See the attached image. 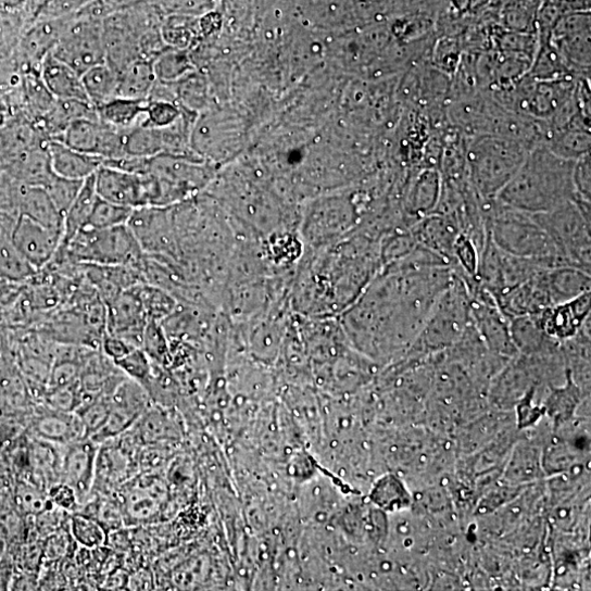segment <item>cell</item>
Returning <instances> with one entry per match:
<instances>
[{
    "label": "cell",
    "instance_id": "6da1fadb",
    "mask_svg": "<svg viewBox=\"0 0 591 591\" xmlns=\"http://www.w3.org/2000/svg\"><path fill=\"white\" fill-rule=\"evenodd\" d=\"M453 277L450 261L419 244L378 272L343 315L350 341L370 359L404 355Z\"/></svg>",
    "mask_w": 591,
    "mask_h": 591
},
{
    "label": "cell",
    "instance_id": "7a4b0ae2",
    "mask_svg": "<svg viewBox=\"0 0 591 591\" xmlns=\"http://www.w3.org/2000/svg\"><path fill=\"white\" fill-rule=\"evenodd\" d=\"M574 166L539 142L498 199L531 215L551 212L577 198Z\"/></svg>",
    "mask_w": 591,
    "mask_h": 591
},
{
    "label": "cell",
    "instance_id": "3957f363",
    "mask_svg": "<svg viewBox=\"0 0 591 591\" xmlns=\"http://www.w3.org/2000/svg\"><path fill=\"white\" fill-rule=\"evenodd\" d=\"M482 211L487 232L502 251L535 260L546 268L569 266L531 214L516 210L498 198L482 199Z\"/></svg>",
    "mask_w": 591,
    "mask_h": 591
},
{
    "label": "cell",
    "instance_id": "277c9868",
    "mask_svg": "<svg viewBox=\"0 0 591 591\" xmlns=\"http://www.w3.org/2000/svg\"><path fill=\"white\" fill-rule=\"evenodd\" d=\"M537 144L529 140L483 134L468 139V179L481 199H495L521 167Z\"/></svg>",
    "mask_w": 591,
    "mask_h": 591
},
{
    "label": "cell",
    "instance_id": "5b68a950",
    "mask_svg": "<svg viewBox=\"0 0 591 591\" xmlns=\"http://www.w3.org/2000/svg\"><path fill=\"white\" fill-rule=\"evenodd\" d=\"M470 326L469 291L464 279L453 272L449 287L441 293L418 337L405 353L407 360L419 361L454 348Z\"/></svg>",
    "mask_w": 591,
    "mask_h": 591
},
{
    "label": "cell",
    "instance_id": "8992f818",
    "mask_svg": "<svg viewBox=\"0 0 591 591\" xmlns=\"http://www.w3.org/2000/svg\"><path fill=\"white\" fill-rule=\"evenodd\" d=\"M142 259L143 252L127 225L104 229L86 226L59 248L51 262L140 268Z\"/></svg>",
    "mask_w": 591,
    "mask_h": 591
},
{
    "label": "cell",
    "instance_id": "52a82bcc",
    "mask_svg": "<svg viewBox=\"0 0 591 591\" xmlns=\"http://www.w3.org/2000/svg\"><path fill=\"white\" fill-rule=\"evenodd\" d=\"M532 216L569 266L590 273V201L577 197L551 212Z\"/></svg>",
    "mask_w": 591,
    "mask_h": 591
},
{
    "label": "cell",
    "instance_id": "ba28073f",
    "mask_svg": "<svg viewBox=\"0 0 591 591\" xmlns=\"http://www.w3.org/2000/svg\"><path fill=\"white\" fill-rule=\"evenodd\" d=\"M102 22L85 9L68 16L52 55L78 74L105 62Z\"/></svg>",
    "mask_w": 591,
    "mask_h": 591
},
{
    "label": "cell",
    "instance_id": "9c48e42d",
    "mask_svg": "<svg viewBox=\"0 0 591 591\" xmlns=\"http://www.w3.org/2000/svg\"><path fill=\"white\" fill-rule=\"evenodd\" d=\"M546 40L574 75L590 78L589 13L577 12L562 16Z\"/></svg>",
    "mask_w": 591,
    "mask_h": 591
},
{
    "label": "cell",
    "instance_id": "30bf717a",
    "mask_svg": "<svg viewBox=\"0 0 591 591\" xmlns=\"http://www.w3.org/2000/svg\"><path fill=\"white\" fill-rule=\"evenodd\" d=\"M110 413L103 427L91 437L103 443L130 429L140 416L151 407V395L140 383L125 377L111 393Z\"/></svg>",
    "mask_w": 591,
    "mask_h": 591
},
{
    "label": "cell",
    "instance_id": "8fae6325",
    "mask_svg": "<svg viewBox=\"0 0 591 591\" xmlns=\"http://www.w3.org/2000/svg\"><path fill=\"white\" fill-rule=\"evenodd\" d=\"M73 150L99 158L103 162L125 158L124 130L106 125L99 118H83L72 123L60 139Z\"/></svg>",
    "mask_w": 591,
    "mask_h": 591
},
{
    "label": "cell",
    "instance_id": "7c38bea8",
    "mask_svg": "<svg viewBox=\"0 0 591 591\" xmlns=\"http://www.w3.org/2000/svg\"><path fill=\"white\" fill-rule=\"evenodd\" d=\"M62 239V231L50 229L24 215H20L11 234L13 246L36 272L53 260Z\"/></svg>",
    "mask_w": 591,
    "mask_h": 591
},
{
    "label": "cell",
    "instance_id": "4fadbf2b",
    "mask_svg": "<svg viewBox=\"0 0 591 591\" xmlns=\"http://www.w3.org/2000/svg\"><path fill=\"white\" fill-rule=\"evenodd\" d=\"M440 192L441 176L438 169L416 167L415 172L407 177L401 212L410 229L435 212Z\"/></svg>",
    "mask_w": 591,
    "mask_h": 591
},
{
    "label": "cell",
    "instance_id": "5bb4252c",
    "mask_svg": "<svg viewBox=\"0 0 591 591\" xmlns=\"http://www.w3.org/2000/svg\"><path fill=\"white\" fill-rule=\"evenodd\" d=\"M106 334L116 337L135 349H141L148 323L142 305L133 288L116 296L105 304Z\"/></svg>",
    "mask_w": 591,
    "mask_h": 591
},
{
    "label": "cell",
    "instance_id": "9a60e30c",
    "mask_svg": "<svg viewBox=\"0 0 591 591\" xmlns=\"http://www.w3.org/2000/svg\"><path fill=\"white\" fill-rule=\"evenodd\" d=\"M60 466V481L71 487L78 501L90 494L96 478V465L100 445L91 439H84L65 447Z\"/></svg>",
    "mask_w": 591,
    "mask_h": 591
},
{
    "label": "cell",
    "instance_id": "2e32d148",
    "mask_svg": "<svg viewBox=\"0 0 591 591\" xmlns=\"http://www.w3.org/2000/svg\"><path fill=\"white\" fill-rule=\"evenodd\" d=\"M591 292L548 307L537 315L540 327L551 339L563 343L576 337L590 320Z\"/></svg>",
    "mask_w": 591,
    "mask_h": 591
},
{
    "label": "cell",
    "instance_id": "e0dca14e",
    "mask_svg": "<svg viewBox=\"0 0 591 591\" xmlns=\"http://www.w3.org/2000/svg\"><path fill=\"white\" fill-rule=\"evenodd\" d=\"M99 198L131 210L146 206L143 175L102 165L95 174Z\"/></svg>",
    "mask_w": 591,
    "mask_h": 591
},
{
    "label": "cell",
    "instance_id": "ac0fdd59",
    "mask_svg": "<svg viewBox=\"0 0 591 591\" xmlns=\"http://www.w3.org/2000/svg\"><path fill=\"white\" fill-rule=\"evenodd\" d=\"M545 271L546 268L540 269L527 281L501 296L496 304L508 319L537 316L553 305L545 280Z\"/></svg>",
    "mask_w": 591,
    "mask_h": 591
},
{
    "label": "cell",
    "instance_id": "d6986e66",
    "mask_svg": "<svg viewBox=\"0 0 591 591\" xmlns=\"http://www.w3.org/2000/svg\"><path fill=\"white\" fill-rule=\"evenodd\" d=\"M417 244L453 262V253L461 227L451 214L431 213L412 228Z\"/></svg>",
    "mask_w": 591,
    "mask_h": 591
},
{
    "label": "cell",
    "instance_id": "ffe728a7",
    "mask_svg": "<svg viewBox=\"0 0 591 591\" xmlns=\"http://www.w3.org/2000/svg\"><path fill=\"white\" fill-rule=\"evenodd\" d=\"M51 168L61 178L85 181L103 165V160L80 153L58 139L47 141Z\"/></svg>",
    "mask_w": 591,
    "mask_h": 591
},
{
    "label": "cell",
    "instance_id": "44dd1931",
    "mask_svg": "<svg viewBox=\"0 0 591 591\" xmlns=\"http://www.w3.org/2000/svg\"><path fill=\"white\" fill-rule=\"evenodd\" d=\"M34 431L37 438L62 448L87 439L84 424L75 412L49 408L36 420Z\"/></svg>",
    "mask_w": 591,
    "mask_h": 591
},
{
    "label": "cell",
    "instance_id": "7402d4cb",
    "mask_svg": "<svg viewBox=\"0 0 591 591\" xmlns=\"http://www.w3.org/2000/svg\"><path fill=\"white\" fill-rule=\"evenodd\" d=\"M39 73L47 88L56 100L89 102L84 89L81 75L52 54L45 59Z\"/></svg>",
    "mask_w": 591,
    "mask_h": 591
},
{
    "label": "cell",
    "instance_id": "603a6c76",
    "mask_svg": "<svg viewBox=\"0 0 591 591\" xmlns=\"http://www.w3.org/2000/svg\"><path fill=\"white\" fill-rule=\"evenodd\" d=\"M161 495L160 486L150 479L137 480L126 487L122 501L126 523L137 525L155 517L160 508Z\"/></svg>",
    "mask_w": 591,
    "mask_h": 591
},
{
    "label": "cell",
    "instance_id": "cb8c5ba5",
    "mask_svg": "<svg viewBox=\"0 0 591 591\" xmlns=\"http://www.w3.org/2000/svg\"><path fill=\"white\" fill-rule=\"evenodd\" d=\"M98 118L96 108L86 101L55 100L49 112L34 124L49 139H60L75 121Z\"/></svg>",
    "mask_w": 591,
    "mask_h": 591
},
{
    "label": "cell",
    "instance_id": "d4e9b609",
    "mask_svg": "<svg viewBox=\"0 0 591 591\" xmlns=\"http://www.w3.org/2000/svg\"><path fill=\"white\" fill-rule=\"evenodd\" d=\"M510 328L517 352L525 356L550 354L561 348V343L551 339L542 330L538 316L511 318Z\"/></svg>",
    "mask_w": 591,
    "mask_h": 591
},
{
    "label": "cell",
    "instance_id": "484cf974",
    "mask_svg": "<svg viewBox=\"0 0 591 591\" xmlns=\"http://www.w3.org/2000/svg\"><path fill=\"white\" fill-rule=\"evenodd\" d=\"M545 280L553 305L568 302L591 290L590 273L573 266L546 268Z\"/></svg>",
    "mask_w": 591,
    "mask_h": 591
},
{
    "label": "cell",
    "instance_id": "4316f807",
    "mask_svg": "<svg viewBox=\"0 0 591 591\" xmlns=\"http://www.w3.org/2000/svg\"><path fill=\"white\" fill-rule=\"evenodd\" d=\"M20 215L27 216L35 222L54 230L63 232L64 217L41 187L20 186L18 190Z\"/></svg>",
    "mask_w": 591,
    "mask_h": 591
},
{
    "label": "cell",
    "instance_id": "83f0119b",
    "mask_svg": "<svg viewBox=\"0 0 591 591\" xmlns=\"http://www.w3.org/2000/svg\"><path fill=\"white\" fill-rule=\"evenodd\" d=\"M147 100L117 97L98 108V118L120 130L143 124Z\"/></svg>",
    "mask_w": 591,
    "mask_h": 591
},
{
    "label": "cell",
    "instance_id": "f1b7e54d",
    "mask_svg": "<svg viewBox=\"0 0 591 591\" xmlns=\"http://www.w3.org/2000/svg\"><path fill=\"white\" fill-rule=\"evenodd\" d=\"M118 78V97L134 100H147L158 81L153 63L142 60L129 64Z\"/></svg>",
    "mask_w": 591,
    "mask_h": 591
},
{
    "label": "cell",
    "instance_id": "f546056e",
    "mask_svg": "<svg viewBox=\"0 0 591 591\" xmlns=\"http://www.w3.org/2000/svg\"><path fill=\"white\" fill-rule=\"evenodd\" d=\"M81 80L87 98L95 108L118 97V73L105 62L85 72Z\"/></svg>",
    "mask_w": 591,
    "mask_h": 591
},
{
    "label": "cell",
    "instance_id": "4dcf8cb0",
    "mask_svg": "<svg viewBox=\"0 0 591 591\" xmlns=\"http://www.w3.org/2000/svg\"><path fill=\"white\" fill-rule=\"evenodd\" d=\"M97 200L98 194L93 175L84 181L79 193L64 216L61 246L66 244L79 230L87 226Z\"/></svg>",
    "mask_w": 591,
    "mask_h": 591
},
{
    "label": "cell",
    "instance_id": "1f68e13d",
    "mask_svg": "<svg viewBox=\"0 0 591 591\" xmlns=\"http://www.w3.org/2000/svg\"><path fill=\"white\" fill-rule=\"evenodd\" d=\"M130 473L131 460L122 448L106 447L102 450L99 449L95 483L101 481L99 483L110 488L124 483L125 480H128Z\"/></svg>",
    "mask_w": 591,
    "mask_h": 591
},
{
    "label": "cell",
    "instance_id": "d6a6232c",
    "mask_svg": "<svg viewBox=\"0 0 591 591\" xmlns=\"http://www.w3.org/2000/svg\"><path fill=\"white\" fill-rule=\"evenodd\" d=\"M131 288L138 296L148 322L162 323L179 305L175 296L161 287L143 282Z\"/></svg>",
    "mask_w": 591,
    "mask_h": 591
},
{
    "label": "cell",
    "instance_id": "836d02e7",
    "mask_svg": "<svg viewBox=\"0 0 591 591\" xmlns=\"http://www.w3.org/2000/svg\"><path fill=\"white\" fill-rule=\"evenodd\" d=\"M141 350L155 365L165 366L171 362L172 354L168 337L161 323H147L143 331Z\"/></svg>",
    "mask_w": 591,
    "mask_h": 591
},
{
    "label": "cell",
    "instance_id": "e575fe53",
    "mask_svg": "<svg viewBox=\"0 0 591 591\" xmlns=\"http://www.w3.org/2000/svg\"><path fill=\"white\" fill-rule=\"evenodd\" d=\"M115 366L129 379L146 388L153 378L154 364L141 349L130 351L114 362Z\"/></svg>",
    "mask_w": 591,
    "mask_h": 591
},
{
    "label": "cell",
    "instance_id": "d590c367",
    "mask_svg": "<svg viewBox=\"0 0 591 591\" xmlns=\"http://www.w3.org/2000/svg\"><path fill=\"white\" fill-rule=\"evenodd\" d=\"M133 210L108 202L98 197L87 226L92 228H113L126 225Z\"/></svg>",
    "mask_w": 591,
    "mask_h": 591
},
{
    "label": "cell",
    "instance_id": "8d00e7d4",
    "mask_svg": "<svg viewBox=\"0 0 591 591\" xmlns=\"http://www.w3.org/2000/svg\"><path fill=\"white\" fill-rule=\"evenodd\" d=\"M71 529L76 542L88 549L99 548L106 540L104 528L92 517L73 516Z\"/></svg>",
    "mask_w": 591,
    "mask_h": 591
},
{
    "label": "cell",
    "instance_id": "74e56055",
    "mask_svg": "<svg viewBox=\"0 0 591 591\" xmlns=\"http://www.w3.org/2000/svg\"><path fill=\"white\" fill-rule=\"evenodd\" d=\"M83 184L84 181L70 180L54 175L45 188L63 217L75 201Z\"/></svg>",
    "mask_w": 591,
    "mask_h": 591
},
{
    "label": "cell",
    "instance_id": "f35d334b",
    "mask_svg": "<svg viewBox=\"0 0 591 591\" xmlns=\"http://www.w3.org/2000/svg\"><path fill=\"white\" fill-rule=\"evenodd\" d=\"M158 80L171 83L189 70L187 58L181 52L163 51L153 62Z\"/></svg>",
    "mask_w": 591,
    "mask_h": 591
},
{
    "label": "cell",
    "instance_id": "ab89813d",
    "mask_svg": "<svg viewBox=\"0 0 591 591\" xmlns=\"http://www.w3.org/2000/svg\"><path fill=\"white\" fill-rule=\"evenodd\" d=\"M180 111L173 102L147 100L143 125L165 128L175 124Z\"/></svg>",
    "mask_w": 591,
    "mask_h": 591
},
{
    "label": "cell",
    "instance_id": "60d3db41",
    "mask_svg": "<svg viewBox=\"0 0 591 591\" xmlns=\"http://www.w3.org/2000/svg\"><path fill=\"white\" fill-rule=\"evenodd\" d=\"M91 2L92 0H45L36 21L71 16Z\"/></svg>",
    "mask_w": 591,
    "mask_h": 591
},
{
    "label": "cell",
    "instance_id": "b9f144b4",
    "mask_svg": "<svg viewBox=\"0 0 591 591\" xmlns=\"http://www.w3.org/2000/svg\"><path fill=\"white\" fill-rule=\"evenodd\" d=\"M574 185L578 198L590 201L591 197V168L590 154L575 162Z\"/></svg>",
    "mask_w": 591,
    "mask_h": 591
},
{
    "label": "cell",
    "instance_id": "7bdbcfd3",
    "mask_svg": "<svg viewBox=\"0 0 591 591\" xmlns=\"http://www.w3.org/2000/svg\"><path fill=\"white\" fill-rule=\"evenodd\" d=\"M21 502L23 508L30 514H41L49 505L52 504L51 500L45 498V495L37 489L32 487L24 488L21 492Z\"/></svg>",
    "mask_w": 591,
    "mask_h": 591
},
{
    "label": "cell",
    "instance_id": "ee69618b",
    "mask_svg": "<svg viewBox=\"0 0 591 591\" xmlns=\"http://www.w3.org/2000/svg\"><path fill=\"white\" fill-rule=\"evenodd\" d=\"M49 499L52 504L63 510H72L79 502L75 491L63 482L51 487Z\"/></svg>",
    "mask_w": 591,
    "mask_h": 591
},
{
    "label": "cell",
    "instance_id": "f6af8a7d",
    "mask_svg": "<svg viewBox=\"0 0 591 591\" xmlns=\"http://www.w3.org/2000/svg\"><path fill=\"white\" fill-rule=\"evenodd\" d=\"M100 348L102 353L113 363L127 355L130 351L135 350V348L125 341L108 334H105L102 338Z\"/></svg>",
    "mask_w": 591,
    "mask_h": 591
},
{
    "label": "cell",
    "instance_id": "bcb514c9",
    "mask_svg": "<svg viewBox=\"0 0 591 591\" xmlns=\"http://www.w3.org/2000/svg\"><path fill=\"white\" fill-rule=\"evenodd\" d=\"M486 2L487 0H454L455 7L462 12L476 11Z\"/></svg>",
    "mask_w": 591,
    "mask_h": 591
},
{
    "label": "cell",
    "instance_id": "7dc6e473",
    "mask_svg": "<svg viewBox=\"0 0 591 591\" xmlns=\"http://www.w3.org/2000/svg\"><path fill=\"white\" fill-rule=\"evenodd\" d=\"M11 114L8 112V110L0 105V126L4 125L10 118Z\"/></svg>",
    "mask_w": 591,
    "mask_h": 591
},
{
    "label": "cell",
    "instance_id": "c3c4849f",
    "mask_svg": "<svg viewBox=\"0 0 591 591\" xmlns=\"http://www.w3.org/2000/svg\"><path fill=\"white\" fill-rule=\"evenodd\" d=\"M3 551H4V544L2 541H0V556H2Z\"/></svg>",
    "mask_w": 591,
    "mask_h": 591
}]
</instances>
